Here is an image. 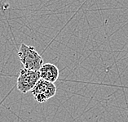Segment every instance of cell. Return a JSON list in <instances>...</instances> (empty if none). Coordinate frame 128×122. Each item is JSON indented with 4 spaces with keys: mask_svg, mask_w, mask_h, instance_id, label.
Here are the masks:
<instances>
[{
    "mask_svg": "<svg viewBox=\"0 0 128 122\" xmlns=\"http://www.w3.org/2000/svg\"><path fill=\"white\" fill-rule=\"evenodd\" d=\"M40 80L39 72L36 71H30L27 69H20V74L16 81L18 90L22 93H27L32 89Z\"/></svg>",
    "mask_w": 128,
    "mask_h": 122,
    "instance_id": "7a4b0ae2",
    "label": "cell"
},
{
    "mask_svg": "<svg viewBox=\"0 0 128 122\" xmlns=\"http://www.w3.org/2000/svg\"><path fill=\"white\" fill-rule=\"evenodd\" d=\"M56 93V87L54 83L48 82L40 79L34 88L32 89V94L34 99L39 103H44L48 99L53 98Z\"/></svg>",
    "mask_w": 128,
    "mask_h": 122,
    "instance_id": "3957f363",
    "label": "cell"
},
{
    "mask_svg": "<svg viewBox=\"0 0 128 122\" xmlns=\"http://www.w3.org/2000/svg\"><path fill=\"white\" fill-rule=\"evenodd\" d=\"M40 79L51 83H55L59 78V69L56 65L52 63L43 64L38 71Z\"/></svg>",
    "mask_w": 128,
    "mask_h": 122,
    "instance_id": "277c9868",
    "label": "cell"
},
{
    "mask_svg": "<svg viewBox=\"0 0 128 122\" xmlns=\"http://www.w3.org/2000/svg\"><path fill=\"white\" fill-rule=\"evenodd\" d=\"M18 57L23 65V68L30 71H38L43 65V59L34 47L21 43L18 51Z\"/></svg>",
    "mask_w": 128,
    "mask_h": 122,
    "instance_id": "6da1fadb",
    "label": "cell"
}]
</instances>
